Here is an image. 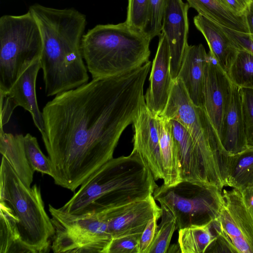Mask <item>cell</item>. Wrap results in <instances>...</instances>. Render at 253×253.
<instances>
[{
  "label": "cell",
  "mask_w": 253,
  "mask_h": 253,
  "mask_svg": "<svg viewBox=\"0 0 253 253\" xmlns=\"http://www.w3.org/2000/svg\"><path fill=\"white\" fill-rule=\"evenodd\" d=\"M150 68L148 61L120 75L92 79L46 104L41 134L56 185L74 192L113 158L122 134L145 102Z\"/></svg>",
  "instance_id": "cell-1"
},
{
  "label": "cell",
  "mask_w": 253,
  "mask_h": 253,
  "mask_svg": "<svg viewBox=\"0 0 253 253\" xmlns=\"http://www.w3.org/2000/svg\"><path fill=\"white\" fill-rule=\"evenodd\" d=\"M42 35L41 57L45 92L56 95L87 83L82 40L86 16L73 8H57L35 3L29 8Z\"/></svg>",
  "instance_id": "cell-2"
},
{
  "label": "cell",
  "mask_w": 253,
  "mask_h": 253,
  "mask_svg": "<svg viewBox=\"0 0 253 253\" xmlns=\"http://www.w3.org/2000/svg\"><path fill=\"white\" fill-rule=\"evenodd\" d=\"M157 187L151 171L132 150L102 165L60 209L74 214L100 212L144 199Z\"/></svg>",
  "instance_id": "cell-3"
},
{
  "label": "cell",
  "mask_w": 253,
  "mask_h": 253,
  "mask_svg": "<svg viewBox=\"0 0 253 253\" xmlns=\"http://www.w3.org/2000/svg\"><path fill=\"white\" fill-rule=\"evenodd\" d=\"M0 225L20 253H46L55 230L45 211L40 188L29 187L2 157L0 169Z\"/></svg>",
  "instance_id": "cell-4"
},
{
  "label": "cell",
  "mask_w": 253,
  "mask_h": 253,
  "mask_svg": "<svg viewBox=\"0 0 253 253\" xmlns=\"http://www.w3.org/2000/svg\"><path fill=\"white\" fill-rule=\"evenodd\" d=\"M151 41L144 32L126 22L98 24L82 38L83 57L92 79L115 76L149 61Z\"/></svg>",
  "instance_id": "cell-5"
},
{
  "label": "cell",
  "mask_w": 253,
  "mask_h": 253,
  "mask_svg": "<svg viewBox=\"0 0 253 253\" xmlns=\"http://www.w3.org/2000/svg\"><path fill=\"white\" fill-rule=\"evenodd\" d=\"M161 116L176 120L184 126L192 139L204 183L222 190L227 186L232 156L222 146L204 107L193 103L180 79L173 80Z\"/></svg>",
  "instance_id": "cell-6"
},
{
  "label": "cell",
  "mask_w": 253,
  "mask_h": 253,
  "mask_svg": "<svg viewBox=\"0 0 253 253\" xmlns=\"http://www.w3.org/2000/svg\"><path fill=\"white\" fill-rule=\"evenodd\" d=\"M43 41L30 10L0 18V92L8 91L32 63L41 58Z\"/></svg>",
  "instance_id": "cell-7"
},
{
  "label": "cell",
  "mask_w": 253,
  "mask_h": 253,
  "mask_svg": "<svg viewBox=\"0 0 253 253\" xmlns=\"http://www.w3.org/2000/svg\"><path fill=\"white\" fill-rule=\"evenodd\" d=\"M153 196L173 213L178 230L211 222L219 216L223 204L222 191L217 187L187 180L158 186Z\"/></svg>",
  "instance_id": "cell-8"
},
{
  "label": "cell",
  "mask_w": 253,
  "mask_h": 253,
  "mask_svg": "<svg viewBox=\"0 0 253 253\" xmlns=\"http://www.w3.org/2000/svg\"><path fill=\"white\" fill-rule=\"evenodd\" d=\"M55 253H106L113 238L103 213L70 214L49 205Z\"/></svg>",
  "instance_id": "cell-9"
},
{
  "label": "cell",
  "mask_w": 253,
  "mask_h": 253,
  "mask_svg": "<svg viewBox=\"0 0 253 253\" xmlns=\"http://www.w3.org/2000/svg\"><path fill=\"white\" fill-rule=\"evenodd\" d=\"M41 69V58H39L23 72L8 91L0 92V129L8 122L14 110L20 106L30 113L41 133L43 131V116L38 107L36 90V79Z\"/></svg>",
  "instance_id": "cell-10"
},
{
  "label": "cell",
  "mask_w": 253,
  "mask_h": 253,
  "mask_svg": "<svg viewBox=\"0 0 253 253\" xmlns=\"http://www.w3.org/2000/svg\"><path fill=\"white\" fill-rule=\"evenodd\" d=\"M113 238L141 234L149 220L156 215L161 216L162 210L153 194L139 200L102 211Z\"/></svg>",
  "instance_id": "cell-11"
},
{
  "label": "cell",
  "mask_w": 253,
  "mask_h": 253,
  "mask_svg": "<svg viewBox=\"0 0 253 253\" xmlns=\"http://www.w3.org/2000/svg\"><path fill=\"white\" fill-rule=\"evenodd\" d=\"M133 148L151 171L154 179H163L157 116L141 105L133 123Z\"/></svg>",
  "instance_id": "cell-12"
},
{
  "label": "cell",
  "mask_w": 253,
  "mask_h": 253,
  "mask_svg": "<svg viewBox=\"0 0 253 253\" xmlns=\"http://www.w3.org/2000/svg\"><path fill=\"white\" fill-rule=\"evenodd\" d=\"M232 86L228 75L209 53L205 71L204 108L217 134L230 105Z\"/></svg>",
  "instance_id": "cell-13"
},
{
  "label": "cell",
  "mask_w": 253,
  "mask_h": 253,
  "mask_svg": "<svg viewBox=\"0 0 253 253\" xmlns=\"http://www.w3.org/2000/svg\"><path fill=\"white\" fill-rule=\"evenodd\" d=\"M187 3L182 0H168L162 22V31L170 51V68L173 80L177 78L185 50L189 45Z\"/></svg>",
  "instance_id": "cell-14"
},
{
  "label": "cell",
  "mask_w": 253,
  "mask_h": 253,
  "mask_svg": "<svg viewBox=\"0 0 253 253\" xmlns=\"http://www.w3.org/2000/svg\"><path fill=\"white\" fill-rule=\"evenodd\" d=\"M173 81L170 68L169 45L165 34L162 32L152 62L149 86L144 95L147 107L156 116H161L164 111Z\"/></svg>",
  "instance_id": "cell-15"
},
{
  "label": "cell",
  "mask_w": 253,
  "mask_h": 253,
  "mask_svg": "<svg viewBox=\"0 0 253 253\" xmlns=\"http://www.w3.org/2000/svg\"><path fill=\"white\" fill-rule=\"evenodd\" d=\"M223 204L214 223L218 232L228 238H240L253 246V218L241 191L222 190Z\"/></svg>",
  "instance_id": "cell-16"
},
{
  "label": "cell",
  "mask_w": 253,
  "mask_h": 253,
  "mask_svg": "<svg viewBox=\"0 0 253 253\" xmlns=\"http://www.w3.org/2000/svg\"><path fill=\"white\" fill-rule=\"evenodd\" d=\"M209 58L202 44L188 45L185 50L177 78L181 80L196 106L204 107L205 71Z\"/></svg>",
  "instance_id": "cell-17"
},
{
  "label": "cell",
  "mask_w": 253,
  "mask_h": 253,
  "mask_svg": "<svg viewBox=\"0 0 253 253\" xmlns=\"http://www.w3.org/2000/svg\"><path fill=\"white\" fill-rule=\"evenodd\" d=\"M218 134L222 146L231 156L248 148L240 88L233 83L230 105L223 118Z\"/></svg>",
  "instance_id": "cell-18"
},
{
  "label": "cell",
  "mask_w": 253,
  "mask_h": 253,
  "mask_svg": "<svg viewBox=\"0 0 253 253\" xmlns=\"http://www.w3.org/2000/svg\"><path fill=\"white\" fill-rule=\"evenodd\" d=\"M193 22L208 43L209 54L228 74L239 50L238 47L217 24L200 14L194 17Z\"/></svg>",
  "instance_id": "cell-19"
},
{
  "label": "cell",
  "mask_w": 253,
  "mask_h": 253,
  "mask_svg": "<svg viewBox=\"0 0 253 253\" xmlns=\"http://www.w3.org/2000/svg\"><path fill=\"white\" fill-rule=\"evenodd\" d=\"M169 120L182 180L205 184L192 139L189 133L178 121L174 119Z\"/></svg>",
  "instance_id": "cell-20"
},
{
  "label": "cell",
  "mask_w": 253,
  "mask_h": 253,
  "mask_svg": "<svg viewBox=\"0 0 253 253\" xmlns=\"http://www.w3.org/2000/svg\"><path fill=\"white\" fill-rule=\"evenodd\" d=\"M22 134H13L0 129V152L22 182L31 187L35 171L25 153Z\"/></svg>",
  "instance_id": "cell-21"
},
{
  "label": "cell",
  "mask_w": 253,
  "mask_h": 253,
  "mask_svg": "<svg viewBox=\"0 0 253 253\" xmlns=\"http://www.w3.org/2000/svg\"><path fill=\"white\" fill-rule=\"evenodd\" d=\"M159 143L162 158L164 184L174 185L182 181L169 120L157 116Z\"/></svg>",
  "instance_id": "cell-22"
},
{
  "label": "cell",
  "mask_w": 253,
  "mask_h": 253,
  "mask_svg": "<svg viewBox=\"0 0 253 253\" xmlns=\"http://www.w3.org/2000/svg\"><path fill=\"white\" fill-rule=\"evenodd\" d=\"M189 8L210 21L235 31L249 33L245 16H237L225 7L219 0H186Z\"/></svg>",
  "instance_id": "cell-23"
},
{
  "label": "cell",
  "mask_w": 253,
  "mask_h": 253,
  "mask_svg": "<svg viewBox=\"0 0 253 253\" xmlns=\"http://www.w3.org/2000/svg\"><path fill=\"white\" fill-rule=\"evenodd\" d=\"M212 222L204 225H192L178 230V244L181 253L209 252L217 238Z\"/></svg>",
  "instance_id": "cell-24"
},
{
  "label": "cell",
  "mask_w": 253,
  "mask_h": 253,
  "mask_svg": "<svg viewBox=\"0 0 253 253\" xmlns=\"http://www.w3.org/2000/svg\"><path fill=\"white\" fill-rule=\"evenodd\" d=\"M253 183V147L232 155L227 186L243 190Z\"/></svg>",
  "instance_id": "cell-25"
},
{
  "label": "cell",
  "mask_w": 253,
  "mask_h": 253,
  "mask_svg": "<svg viewBox=\"0 0 253 253\" xmlns=\"http://www.w3.org/2000/svg\"><path fill=\"white\" fill-rule=\"evenodd\" d=\"M161 222L149 250L148 253H167L174 231L178 230L175 216L164 204H161Z\"/></svg>",
  "instance_id": "cell-26"
},
{
  "label": "cell",
  "mask_w": 253,
  "mask_h": 253,
  "mask_svg": "<svg viewBox=\"0 0 253 253\" xmlns=\"http://www.w3.org/2000/svg\"><path fill=\"white\" fill-rule=\"evenodd\" d=\"M228 75L232 82L239 87L253 89V55L239 50Z\"/></svg>",
  "instance_id": "cell-27"
},
{
  "label": "cell",
  "mask_w": 253,
  "mask_h": 253,
  "mask_svg": "<svg viewBox=\"0 0 253 253\" xmlns=\"http://www.w3.org/2000/svg\"><path fill=\"white\" fill-rule=\"evenodd\" d=\"M25 153L29 163L34 170L52 176V168L49 159L41 151L37 138L27 133L23 136Z\"/></svg>",
  "instance_id": "cell-28"
},
{
  "label": "cell",
  "mask_w": 253,
  "mask_h": 253,
  "mask_svg": "<svg viewBox=\"0 0 253 253\" xmlns=\"http://www.w3.org/2000/svg\"><path fill=\"white\" fill-rule=\"evenodd\" d=\"M149 0H128L126 22L130 26L144 31L149 19Z\"/></svg>",
  "instance_id": "cell-29"
},
{
  "label": "cell",
  "mask_w": 253,
  "mask_h": 253,
  "mask_svg": "<svg viewBox=\"0 0 253 253\" xmlns=\"http://www.w3.org/2000/svg\"><path fill=\"white\" fill-rule=\"evenodd\" d=\"M168 0H149L148 22L144 32L150 41L161 35L163 18Z\"/></svg>",
  "instance_id": "cell-30"
},
{
  "label": "cell",
  "mask_w": 253,
  "mask_h": 253,
  "mask_svg": "<svg viewBox=\"0 0 253 253\" xmlns=\"http://www.w3.org/2000/svg\"><path fill=\"white\" fill-rule=\"evenodd\" d=\"M245 130L248 148L253 147V89L240 88Z\"/></svg>",
  "instance_id": "cell-31"
},
{
  "label": "cell",
  "mask_w": 253,
  "mask_h": 253,
  "mask_svg": "<svg viewBox=\"0 0 253 253\" xmlns=\"http://www.w3.org/2000/svg\"><path fill=\"white\" fill-rule=\"evenodd\" d=\"M141 234H129L113 238L106 253H139Z\"/></svg>",
  "instance_id": "cell-32"
},
{
  "label": "cell",
  "mask_w": 253,
  "mask_h": 253,
  "mask_svg": "<svg viewBox=\"0 0 253 253\" xmlns=\"http://www.w3.org/2000/svg\"><path fill=\"white\" fill-rule=\"evenodd\" d=\"M221 27L239 50H245L253 55V34L239 32L222 26Z\"/></svg>",
  "instance_id": "cell-33"
},
{
  "label": "cell",
  "mask_w": 253,
  "mask_h": 253,
  "mask_svg": "<svg viewBox=\"0 0 253 253\" xmlns=\"http://www.w3.org/2000/svg\"><path fill=\"white\" fill-rule=\"evenodd\" d=\"M160 217L156 215L152 218L141 233L139 244V253H148L157 230V221Z\"/></svg>",
  "instance_id": "cell-34"
},
{
  "label": "cell",
  "mask_w": 253,
  "mask_h": 253,
  "mask_svg": "<svg viewBox=\"0 0 253 253\" xmlns=\"http://www.w3.org/2000/svg\"><path fill=\"white\" fill-rule=\"evenodd\" d=\"M228 10L239 16H245L251 0H219Z\"/></svg>",
  "instance_id": "cell-35"
},
{
  "label": "cell",
  "mask_w": 253,
  "mask_h": 253,
  "mask_svg": "<svg viewBox=\"0 0 253 253\" xmlns=\"http://www.w3.org/2000/svg\"><path fill=\"white\" fill-rule=\"evenodd\" d=\"M245 205L253 218V183L241 191Z\"/></svg>",
  "instance_id": "cell-36"
},
{
  "label": "cell",
  "mask_w": 253,
  "mask_h": 253,
  "mask_svg": "<svg viewBox=\"0 0 253 253\" xmlns=\"http://www.w3.org/2000/svg\"><path fill=\"white\" fill-rule=\"evenodd\" d=\"M249 33L253 34V2L250 4L245 14Z\"/></svg>",
  "instance_id": "cell-37"
},
{
  "label": "cell",
  "mask_w": 253,
  "mask_h": 253,
  "mask_svg": "<svg viewBox=\"0 0 253 253\" xmlns=\"http://www.w3.org/2000/svg\"><path fill=\"white\" fill-rule=\"evenodd\" d=\"M177 250L181 253L180 248L178 243L177 245H173L171 247L169 246L167 253H179Z\"/></svg>",
  "instance_id": "cell-38"
},
{
  "label": "cell",
  "mask_w": 253,
  "mask_h": 253,
  "mask_svg": "<svg viewBox=\"0 0 253 253\" xmlns=\"http://www.w3.org/2000/svg\"><path fill=\"white\" fill-rule=\"evenodd\" d=\"M251 1H252V2H253V0H251Z\"/></svg>",
  "instance_id": "cell-39"
}]
</instances>
